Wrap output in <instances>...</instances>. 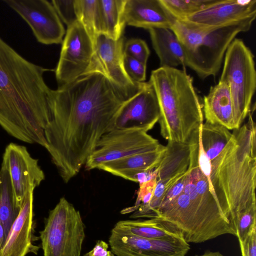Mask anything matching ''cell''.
Wrapping results in <instances>:
<instances>
[{
    "label": "cell",
    "instance_id": "obj_1",
    "mask_svg": "<svg viewBox=\"0 0 256 256\" xmlns=\"http://www.w3.org/2000/svg\"><path fill=\"white\" fill-rule=\"evenodd\" d=\"M138 90L122 89L99 73L52 90L46 149L65 182L85 164L99 139L112 130L121 107Z\"/></svg>",
    "mask_w": 256,
    "mask_h": 256
},
{
    "label": "cell",
    "instance_id": "obj_2",
    "mask_svg": "<svg viewBox=\"0 0 256 256\" xmlns=\"http://www.w3.org/2000/svg\"><path fill=\"white\" fill-rule=\"evenodd\" d=\"M49 70L26 59L0 36V126L14 138L44 148L53 90L44 76Z\"/></svg>",
    "mask_w": 256,
    "mask_h": 256
},
{
    "label": "cell",
    "instance_id": "obj_3",
    "mask_svg": "<svg viewBox=\"0 0 256 256\" xmlns=\"http://www.w3.org/2000/svg\"><path fill=\"white\" fill-rule=\"evenodd\" d=\"M210 187L198 159L191 158L182 190L188 196H179L162 214L164 224L181 234L188 244L202 243L224 234L236 236L234 222L224 212Z\"/></svg>",
    "mask_w": 256,
    "mask_h": 256
},
{
    "label": "cell",
    "instance_id": "obj_4",
    "mask_svg": "<svg viewBox=\"0 0 256 256\" xmlns=\"http://www.w3.org/2000/svg\"><path fill=\"white\" fill-rule=\"evenodd\" d=\"M248 116V123L233 130L226 146L210 162L212 188L234 224L238 214L256 204V127L250 112Z\"/></svg>",
    "mask_w": 256,
    "mask_h": 256
},
{
    "label": "cell",
    "instance_id": "obj_5",
    "mask_svg": "<svg viewBox=\"0 0 256 256\" xmlns=\"http://www.w3.org/2000/svg\"><path fill=\"white\" fill-rule=\"evenodd\" d=\"M160 110V132L166 140L186 142L203 124L202 106L185 70L160 66L152 71L149 80Z\"/></svg>",
    "mask_w": 256,
    "mask_h": 256
},
{
    "label": "cell",
    "instance_id": "obj_6",
    "mask_svg": "<svg viewBox=\"0 0 256 256\" xmlns=\"http://www.w3.org/2000/svg\"><path fill=\"white\" fill-rule=\"evenodd\" d=\"M254 20L210 28H194L174 20L170 30L182 46L184 67L205 79L217 75L230 44L238 34L248 31Z\"/></svg>",
    "mask_w": 256,
    "mask_h": 256
},
{
    "label": "cell",
    "instance_id": "obj_7",
    "mask_svg": "<svg viewBox=\"0 0 256 256\" xmlns=\"http://www.w3.org/2000/svg\"><path fill=\"white\" fill-rule=\"evenodd\" d=\"M224 60L219 80L226 82L228 86L234 127L238 129L250 112L256 89L254 56L242 40L235 38L228 47Z\"/></svg>",
    "mask_w": 256,
    "mask_h": 256
},
{
    "label": "cell",
    "instance_id": "obj_8",
    "mask_svg": "<svg viewBox=\"0 0 256 256\" xmlns=\"http://www.w3.org/2000/svg\"><path fill=\"white\" fill-rule=\"evenodd\" d=\"M84 228L80 212L62 198L40 232L44 256H80Z\"/></svg>",
    "mask_w": 256,
    "mask_h": 256
},
{
    "label": "cell",
    "instance_id": "obj_9",
    "mask_svg": "<svg viewBox=\"0 0 256 256\" xmlns=\"http://www.w3.org/2000/svg\"><path fill=\"white\" fill-rule=\"evenodd\" d=\"M146 132L136 130H114L104 134L84 164L87 170L104 163L133 154L154 150L161 146Z\"/></svg>",
    "mask_w": 256,
    "mask_h": 256
},
{
    "label": "cell",
    "instance_id": "obj_10",
    "mask_svg": "<svg viewBox=\"0 0 256 256\" xmlns=\"http://www.w3.org/2000/svg\"><path fill=\"white\" fill-rule=\"evenodd\" d=\"M55 76L58 86L86 74L94 52V46L78 20L67 27L62 42Z\"/></svg>",
    "mask_w": 256,
    "mask_h": 256
},
{
    "label": "cell",
    "instance_id": "obj_11",
    "mask_svg": "<svg viewBox=\"0 0 256 256\" xmlns=\"http://www.w3.org/2000/svg\"><path fill=\"white\" fill-rule=\"evenodd\" d=\"M1 167L8 173L15 201L20 209L28 194L44 180V172L26 147L14 143L6 148Z\"/></svg>",
    "mask_w": 256,
    "mask_h": 256
},
{
    "label": "cell",
    "instance_id": "obj_12",
    "mask_svg": "<svg viewBox=\"0 0 256 256\" xmlns=\"http://www.w3.org/2000/svg\"><path fill=\"white\" fill-rule=\"evenodd\" d=\"M28 24L36 40L44 44H62L64 28L54 6L46 0H5Z\"/></svg>",
    "mask_w": 256,
    "mask_h": 256
},
{
    "label": "cell",
    "instance_id": "obj_13",
    "mask_svg": "<svg viewBox=\"0 0 256 256\" xmlns=\"http://www.w3.org/2000/svg\"><path fill=\"white\" fill-rule=\"evenodd\" d=\"M123 36L114 40L104 34L96 38L89 68L85 75L99 73L118 87L130 92H136L143 82H133L124 67ZM84 75V76H85Z\"/></svg>",
    "mask_w": 256,
    "mask_h": 256
},
{
    "label": "cell",
    "instance_id": "obj_14",
    "mask_svg": "<svg viewBox=\"0 0 256 256\" xmlns=\"http://www.w3.org/2000/svg\"><path fill=\"white\" fill-rule=\"evenodd\" d=\"M116 256H186L190 246L182 235L151 239L123 234L113 229L108 240Z\"/></svg>",
    "mask_w": 256,
    "mask_h": 256
},
{
    "label": "cell",
    "instance_id": "obj_15",
    "mask_svg": "<svg viewBox=\"0 0 256 256\" xmlns=\"http://www.w3.org/2000/svg\"><path fill=\"white\" fill-rule=\"evenodd\" d=\"M160 110L151 82L142 84L140 89L119 110L114 122V130H136L148 132L158 121Z\"/></svg>",
    "mask_w": 256,
    "mask_h": 256
},
{
    "label": "cell",
    "instance_id": "obj_16",
    "mask_svg": "<svg viewBox=\"0 0 256 256\" xmlns=\"http://www.w3.org/2000/svg\"><path fill=\"white\" fill-rule=\"evenodd\" d=\"M256 18V0H212L180 21L192 27L210 28Z\"/></svg>",
    "mask_w": 256,
    "mask_h": 256
},
{
    "label": "cell",
    "instance_id": "obj_17",
    "mask_svg": "<svg viewBox=\"0 0 256 256\" xmlns=\"http://www.w3.org/2000/svg\"><path fill=\"white\" fill-rule=\"evenodd\" d=\"M33 193L28 194L24 199L0 249V256H26L30 253L38 254L40 247L34 243Z\"/></svg>",
    "mask_w": 256,
    "mask_h": 256
},
{
    "label": "cell",
    "instance_id": "obj_18",
    "mask_svg": "<svg viewBox=\"0 0 256 256\" xmlns=\"http://www.w3.org/2000/svg\"><path fill=\"white\" fill-rule=\"evenodd\" d=\"M123 16L126 25L147 30L170 29L174 20L160 0H126Z\"/></svg>",
    "mask_w": 256,
    "mask_h": 256
},
{
    "label": "cell",
    "instance_id": "obj_19",
    "mask_svg": "<svg viewBox=\"0 0 256 256\" xmlns=\"http://www.w3.org/2000/svg\"><path fill=\"white\" fill-rule=\"evenodd\" d=\"M166 146L148 152L133 154L104 163L98 167L113 175L138 182L137 176L154 170L158 165Z\"/></svg>",
    "mask_w": 256,
    "mask_h": 256
},
{
    "label": "cell",
    "instance_id": "obj_20",
    "mask_svg": "<svg viewBox=\"0 0 256 256\" xmlns=\"http://www.w3.org/2000/svg\"><path fill=\"white\" fill-rule=\"evenodd\" d=\"M203 111L206 122L218 124L229 130L234 129L233 107L228 84L218 81L204 96Z\"/></svg>",
    "mask_w": 256,
    "mask_h": 256
},
{
    "label": "cell",
    "instance_id": "obj_21",
    "mask_svg": "<svg viewBox=\"0 0 256 256\" xmlns=\"http://www.w3.org/2000/svg\"><path fill=\"white\" fill-rule=\"evenodd\" d=\"M148 30L153 48L159 58L160 66H184L182 46L170 29L158 28Z\"/></svg>",
    "mask_w": 256,
    "mask_h": 256
},
{
    "label": "cell",
    "instance_id": "obj_22",
    "mask_svg": "<svg viewBox=\"0 0 256 256\" xmlns=\"http://www.w3.org/2000/svg\"><path fill=\"white\" fill-rule=\"evenodd\" d=\"M190 144L168 141L162 159L156 167V178L167 180L185 172L188 167Z\"/></svg>",
    "mask_w": 256,
    "mask_h": 256
},
{
    "label": "cell",
    "instance_id": "obj_23",
    "mask_svg": "<svg viewBox=\"0 0 256 256\" xmlns=\"http://www.w3.org/2000/svg\"><path fill=\"white\" fill-rule=\"evenodd\" d=\"M126 0H99L102 34L118 40L122 36L126 26L123 16Z\"/></svg>",
    "mask_w": 256,
    "mask_h": 256
},
{
    "label": "cell",
    "instance_id": "obj_24",
    "mask_svg": "<svg viewBox=\"0 0 256 256\" xmlns=\"http://www.w3.org/2000/svg\"><path fill=\"white\" fill-rule=\"evenodd\" d=\"M112 229L123 234L151 239L165 238L182 235L168 230L154 218L120 220Z\"/></svg>",
    "mask_w": 256,
    "mask_h": 256
},
{
    "label": "cell",
    "instance_id": "obj_25",
    "mask_svg": "<svg viewBox=\"0 0 256 256\" xmlns=\"http://www.w3.org/2000/svg\"><path fill=\"white\" fill-rule=\"evenodd\" d=\"M232 136V133L222 125L203 122L200 130V142L210 162L220 154Z\"/></svg>",
    "mask_w": 256,
    "mask_h": 256
},
{
    "label": "cell",
    "instance_id": "obj_26",
    "mask_svg": "<svg viewBox=\"0 0 256 256\" xmlns=\"http://www.w3.org/2000/svg\"><path fill=\"white\" fill-rule=\"evenodd\" d=\"M78 20L82 24L94 46L97 37L102 34L99 0H74Z\"/></svg>",
    "mask_w": 256,
    "mask_h": 256
},
{
    "label": "cell",
    "instance_id": "obj_27",
    "mask_svg": "<svg viewBox=\"0 0 256 256\" xmlns=\"http://www.w3.org/2000/svg\"><path fill=\"white\" fill-rule=\"evenodd\" d=\"M162 6L176 20H182L200 10L212 0H160Z\"/></svg>",
    "mask_w": 256,
    "mask_h": 256
},
{
    "label": "cell",
    "instance_id": "obj_28",
    "mask_svg": "<svg viewBox=\"0 0 256 256\" xmlns=\"http://www.w3.org/2000/svg\"><path fill=\"white\" fill-rule=\"evenodd\" d=\"M256 222V204L238 213L235 218V226L239 243L245 238L253 224Z\"/></svg>",
    "mask_w": 256,
    "mask_h": 256
},
{
    "label": "cell",
    "instance_id": "obj_29",
    "mask_svg": "<svg viewBox=\"0 0 256 256\" xmlns=\"http://www.w3.org/2000/svg\"><path fill=\"white\" fill-rule=\"evenodd\" d=\"M124 56L132 57L146 64L150 50L144 40L132 38L124 44Z\"/></svg>",
    "mask_w": 256,
    "mask_h": 256
},
{
    "label": "cell",
    "instance_id": "obj_30",
    "mask_svg": "<svg viewBox=\"0 0 256 256\" xmlns=\"http://www.w3.org/2000/svg\"><path fill=\"white\" fill-rule=\"evenodd\" d=\"M156 177L150 180L140 184L136 200L134 206L122 210V214H126L136 210L138 208L146 206L150 202L156 186Z\"/></svg>",
    "mask_w": 256,
    "mask_h": 256
},
{
    "label": "cell",
    "instance_id": "obj_31",
    "mask_svg": "<svg viewBox=\"0 0 256 256\" xmlns=\"http://www.w3.org/2000/svg\"><path fill=\"white\" fill-rule=\"evenodd\" d=\"M60 20L67 27L78 21L74 0H52L51 2Z\"/></svg>",
    "mask_w": 256,
    "mask_h": 256
},
{
    "label": "cell",
    "instance_id": "obj_32",
    "mask_svg": "<svg viewBox=\"0 0 256 256\" xmlns=\"http://www.w3.org/2000/svg\"><path fill=\"white\" fill-rule=\"evenodd\" d=\"M124 63L127 74L133 82L136 83L145 82L146 79V64L126 56H124Z\"/></svg>",
    "mask_w": 256,
    "mask_h": 256
},
{
    "label": "cell",
    "instance_id": "obj_33",
    "mask_svg": "<svg viewBox=\"0 0 256 256\" xmlns=\"http://www.w3.org/2000/svg\"><path fill=\"white\" fill-rule=\"evenodd\" d=\"M242 256H256V222H254L244 240L239 243Z\"/></svg>",
    "mask_w": 256,
    "mask_h": 256
},
{
    "label": "cell",
    "instance_id": "obj_34",
    "mask_svg": "<svg viewBox=\"0 0 256 256\" xmlns=\"http://www.w3.org/2000/svg\"><path fill=\"white\" fill-rule=\"evenodd\" d=\"M108 244L102 240L96 241L94 248L84 256H114L112 251L108 250Z\"/></svg>",
    "mask_w": 256,
    "mask_h": 256
},
{
    "label": "cell",
    "instance_id": "obj_35",
    "mask_svg": "<svg viewBox=\"0 0 256 256\" xmlns=\"http://www.w3.org/2000/svg\"><path fill=\"white\" fill-rule=\"evenodd\" d=\"M5 238L4 228L0 217V249L4 242Z\"/></svg>",
    "mask_w": 256,
    "mask_h": 256
},
{
    "label": "cell",
    "instance_id": "obj_36",
    "mask_svg": "<svg viewBox=\"0 0 256 256\" xmlns=\"http://www.w3.org/2000/svg\"><path fill=\"white\" fill-rule=\"evenodd\" d=\"M194 256H224L222 254L219 252H213L210 250L205 251L200 254H196Z\"/></svg>",
    "mask_w": 256,
    "mask_h": 256
}]
</instances>
